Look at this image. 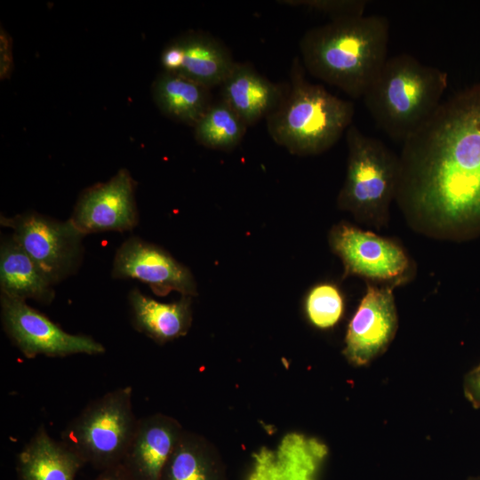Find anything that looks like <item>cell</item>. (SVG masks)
<instances>
[{"mask_svg": "<svg viewBox=\"0 0 480 480\" xmlns=\"http://www.w3.org/2000/svg\"><path fill=\"white\" fill-rule=\"evenodd\" d=\"M131 319L133 327L158 344L184 336L192 324L191 297L164 303L134 288L129 295Z\"/></svg>", "mask_w": 480, "mask_h": 480, "instance_id": "2e32d148", "label": "cell"}, {"mask_svg": "<svg viewBox=\"0 0 480 480\" xmlns=\"http://www.w3.org/2000/svg\"><path fill=\"white\" fill-rule=\"evenodd\" d=\"M95 480H134L122 463L108 468L104 474Z\"/></svg>", "mask_w": 480, "mask_h": 480, "instance_id": "4316f807", "label": "cell"}, {"mask_svg": "<svg viewBox=\"0 0 480 480\" xmlns=\"http://www.w3.org/2000/svg\"><path fill=\"white\" fill-rule=\"evenodd\" d=\"M327 447L300 433L287 434L276 450L261 448L254 454L249 480H316Z\"/></svg>", "mask_w": 480, "mask_h": 480, "instance_id": "5bb4252c", "label": "cell"}, {"mask_svg": "<svg viewBox=\"0 0 480 480\" xmlns=\"http://www.w3.org/2000/svg\"><path fill=\"white\" fill-rule=\"evenodd\" d=\"M83 462L41 426L19 453L18 471L20 480H75Z\"/></svg>", "mask_w": 480, "mask_h": 480, "instance_id": "e0dca14e", "label": "cell"}, {"mask_svg": "<svg viewBox=\"0 0 480 480\" xmlns=\"http://www.w3.org/2000/svg\"><path fill=\"white\" fill-rule=\"evenodd\" d=\"M329 242L343 263L345 276L396 287L412 276L411 260L395 240L341 222L332 228Z\"/></svg>", "mask_w": 480, "mask_h": 480, "instance_id": "ba28073f", "label": "cell"}, {"mask_svg": "<svg viewBox=\"0 0 480 480\" xmlns=\"http://www.w3.org/2000/svg\"><path fill=\"white\" fill-rule=\"evenodd\" d=\"M111 275L147 284L158 296L172 291L182 296L196 295V281L189 269L161 247L132 236L117 249Z\"/></svg>", "mask_w": 480, "mask_h": 480, "instance_id": "8fae6325", "label": "cell"}, {"mask_svg": "<svg viewBox=\"0 0 480 480\" xmlns=\"http://www.w3.org/2000/svg\"><path fill=\"white\" fill-rule=\"evenodd\" d=\"M276 3L320 12L331 20L363 16L368 4L366 0H280Z\"/></svg>", "mask_w": 480, "mask_h": 480, "instance_id": "cb8c5ba5", "label": "cell"}, {"mask_svg": "<svg viewBox=\"0 0 480 480\" xmlns=\"http://www.w3.org/2000/svg\"><path fill=\"white\" fill-rule=\"evenodd\" d=\"M464 389L468 400L476 407H480V364L466 376Z\"/></svg>", "mask_w": 480, "mask_h": 480, "instance_id": "484cf974", "label": "cell"}, {"mask_svg": "<svg viewBox=\"0 0 480 480\" xmlns=\"http://www.w3.org/2000/svg\"><path fill=\"white\" fill-rule=\"evenodd\" d=\"M394 286L367 283L365 293L347 330L344 354L356 365H364L382 353L397 329Z\"/></svg>", "mask_w": 480, "mask_h": 480, "instance_id": "7c38bea8", "label": "cell"}, {"mask_svg": "<svg viewBox=\"0 0 480 480\" xmlns=\"http://www.w3.org/2000/svg\"><path fill=\"white\" fill-rule=\"evenodd\" d=\"M161 480H226V474L215 446L203 436L184 430Z\"/></svg>", "mask_w": 480, "mask_h": 480, "instance_id": "44dd1931", "label": "cell"}, {"mask_svg": "<svg viewBox=\"0 0 480 480\" xmlns=\"http://www.w3.org/2000/svg\"><path fill=\"white\" fill-rule=\"evenodd\" d=\"M0 307L5 333L28 358L105 353V347L92 337L65 332L24 300L1 294Z\"/></svg>", "mask_w": 480, "mask_h": 480, "instance_id": "9c48e42d", "label": "cell"}, {"mask_svg": "<svg viewBox=\"0 0 480 480\" xmlns=\"http://www.w3.org/2000/svg\"><path fill=\"white\" fill-rule=\"evenodd\" d=\"M1 225L54 285L74 275L83 259L85 236L68 219L65 221L28 212L1 216Z\"/></svg>", "mask_w": 480, "mask_h": 480, "instance_id": "52a82bcc", "label": "cell"}, {"mask_svg": "<svg viewBox=\"0 0 480 480\" xmlns=\"http://www.w3.org/2000/svg\"><path fill=\"white\" fill-rule=\"evenodd\" d=\"M136 182L120 169L110 180L84 189L69 220L84 234L133 229L139 221Z\"/></svg>", "mask_w": 480, "mask_h": 480, "instance_id": "30bf717a", "label": "cell"}, {"mask_svg": "<svg viewBox=\"0 0 480 480\" xmlns=\"http://www.w3.org/2000/svg\"><path fill=\"white\" fill-rule=\"evenodd\" d=\"M343 306L340 290L332 284L316 285L306 299V311L310 322L323 329L336 324L342 316Z\"/></svg>", "mask_w": 480, "mask_h": 480, "instance_id": "603a6c76", "label": "cell"}, {"mask_svg": "<svg viewBox=\"0 0 480 480\" xmlns=\"http://www.w3.org/2000/svg\"><path fill=\"white\" fill-rule=\"evenodd\" d=\"M247 125L222 100L212 102L194 126L195 140L219 150H231L243 140Z\"/></svg>", "mask_w": 480, "mask_h": 480, "instance_id": "7402d4cb", "label": "cell"}, {"mask_svg": "<svg viewBox=\"0 0 480 480\" xmlns=\"http://www.w3.org/2000/svg\"><path fill=\"white\" fill-rule=\"evenodd\" d=\"M183 431L175 418L164 413L140 419L122 464L134 480H161Z\"/></svg>", "mask_w": 480, "mask_h": 480, "instance_id": "4fadbf2b", "label": "cell"}, {"mask_svg": "<svg viewBox=\"0 0 480 480\" xmlns=\"http://www.w3.org/2000/svg\"><path fill=\"white\" fill-rule=\"evenodd\" d=\"M1 294L26 301L50 304L53 284L12 236L2 240L0 247Z\"/></svg>", "mask_w": 480, "mask_h": 480, "instance_id": "d6986e66", "label": "cell"}, {"mask_svg": "<svg viewBox=\"0 0 480 480\" xmlns=\"http://www.w3.org/2000/svg\"><path fill=\"white\" fill-rule=\"evenodd\" d=\"M388 39L389 22L384 16L332 20L304 33L300 60L312 76L358 99L388 60Z\"/></svg>", "mask_w": 480, "mask_h": 480, "instance_id": "7a4b0ae2", "label": "cell"}, {"mask_svg": "<svg viewBox=\"0 0 480 480\" xmlns=\"http://www.w3.org/2000/svg\"><path fill=\"white\" fill-rule=\"evenodd\" d=\"M182 60L179 73L209 89L221 85L236 61L230 51L212 36L190 31L177 37Z\"/></svg>", "mask_w": 480, "mask_h": 480, "instance_id": "ac0fdd59", "label": "cell"}, {"mask_svg": "<svg viewBox=\"0 0 480 480\" xmlns=\"http://www.w3.org/2000/svg\"><path fill=\"white\" fill-rule=\"evenodd\" d=\"M447 86L446 72L402 53L388 58L363 98L377 125L404 142L435 113Z\"/></svg>", "mask_w": 480, "mask_h": 480, "instance_id": "277c9868", "label": "cell"}, {"mask_svg": "<svg viewBox=\"0 0 480 480\" xmlns=\"http://www.w3.org/2000/svg\"><path fill=\"white\" fill-rule=\"evenodd\" d=\"M284 94L281 85L263 76L249 63L236 62L221 84V99L247 126L272 113Z\"/></svg>", "mask_w": 480, "mask_h": 480, "instance_id": "9a60e30c", "label": "cell"}, {"mask_svg": "<svg viewBox=\"0 0 480 480\" xmlns=\"http://www.w3.org/2000/svg\"><path fill=\"white\" fill-rule=\"evenodd\" d=\"M151 90L162 114L193 127L212 103L211 89L180 74L161 72Z\"/></svg>", "mask_w": 480, "mask_h": 480, "instance_id": "ffe728a7", "label": "cell"}, {"mask_svg": "<svg viewBox=\"0 0 480 480\" xmlns=\"http://www.w3.org/2000/svg\"><path fill=\"white\" fill-rule=\"evenodd\" d=\"M469 480H480V476L479 477H473V478H470Z\"/></svg>", "mask_w": 480, "mask_h": 480, "instance_id": "83f0119b", "label": "cell"}, {"mask_svg": "<svg viewBox=\"0 0 480 480\" xmlns=\"http://www.w3.org/2000/svg\"><path fill=\"white\" fill-rule=\"evenodd\" d=\"M395 200L426 236L480 233V84L442 101L403 142Z\"/></svg>", "mask_w": 480, "mask_h": 480, "instance_id": "6da1fadb", "label": "cell"}, {"mask_svg": "<svg viewBox=\"0 0 480 480\" xmlns=\"http://www.w3.org/2000/svg\"><path fill=\"white\" fill-rule=\"evenodd\" d=\"M132 388L122 387L91 402L61 433L83 461L110 468L122 463L135 433Z\"/></svg>", "mask_w": 480, "mask_h": 480, "instance_id": "8992f818", "label": "cell"}, {"mask_svg": "<svg viewBox=\"0 0 480 480\" xmlns=\"http://www.w3.org/2000/svg\"><path fill=\"white\" fill-rule=\"evenodd\" d=\"M300 58L290 71V87L267 117L272 140L298 156H314L331 148L352 124L355 108L323 85L310 83Z\"/></svg>", "mask_w": 480, "mask_h": 480, "instance_id": "3957f363", "label": "cell"}, {"mask_svg": "<svg viewBox=\"0 0 480 480\" xmlns=\"http://www.w3.org/2000/svg\"><path fill=\"white\" fill-rule=\"evenodd\" d=\"M13 68L12 40L8 33L1 27L0 30V77L6 79Z\"/></svg>", "mask_w": 480, "mask_h": 480, "instance_id": "d4e9b609", "label": "cell"}, {"mask_svg": "<svg viewBox=\"0 0 480 480\" xmlns=\"http://www.w3.org/2000/svg\"><path fill=\"white\" fill-rule=\"evenodd\" d=\"M346 141L347 172L338 206L359 222L380 229L388 224L390 204L396 199L399 156L353 124L346 132Z\"/></svg>", "mask_w": 480, "mask_h": 480, "instance_id": "5b68a950", "label": "cell"}]
</instances>
